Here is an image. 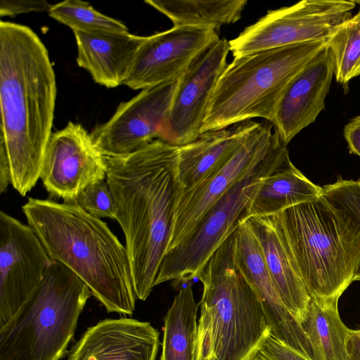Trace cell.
I'll use <instances>...</instances> for the list:
<instances>
[{
    "label": "cell",
    "mask_w": 360,
    "mask_h": 360,
    "mask_svg": "<svg viewBox=\"0 0 360 360\" xmlns=\"http://www.w3.org/2000/svg\"><path fill=\"white\" fill-rule=\"evenodd\" d=\"M56 75L48 51L29 27L0 22V157L25 196L40 178L51 136Z\"/></svg>",
    "instance_id": "6da1fadb"
},
{
    "label": "cell",
    "mask_w": 360,
    "mask_h": 360,
    "mask_svg": "<svg viewBox=\"0 0 360 360\" xmlns=\"http://www.w3.org/2000/svg\"><path fill=\"white\" fill-rule=\"evenodd\" d=\"M178 154L179 146L157 139L129 155L107 157L106 181L125 237L134 292L142 301L155 286L172 238L183 190Z\"/></svg>",
    "instance_id": "7a4b0ae2"
},
{
    "label": "cell",
    "mask_w": 360,
    "mask_h": 360,
    "mask_svg": "<svg viewBox=\"0 0 360 360\" xmlns=\"http://www.w3.org/2000/svg\"><path fill=\"white\" fill-rule=\"evenodd\" d=\"M22 211L51 260L73 271L108 312L133 314L137 298L127 252L101 219L74 202L33 198Z\"/></svg>",
    "instance_id": "3957f363"
},
{
    "label": "cell",
    "mask_w": 360,
    "mask_h": 360,
    "mask_svg": "<svg viewBox=\"0 0 360 360\" xmlns=\"http://www.w3.org/2000/svg\"><path fill=\"white\" fill-rule=\"evenodd\" d=\"M203 291L195 360H253L271 335L258 297L236 261V231L197 277Z\"/></svg>",
    "instance_id": "277c9868"
},
{
    "label": "cell",
    "mask_w": 360,
    "mask_h": 360,
    "mask_svg": "<svg viewBox=\"0 0 360 360\" xmlns=\"http://www.w3.org/2000/svg\"><path fill=\"white\" fill-rule=\"evenodd\" d=\"M272 216L310 297L340 298L360 263L352 225L323 195Z\"/></svg>",
    "instance_id": "5b68a950"
},
{
    "label": "cell",
    "mask_w": 360,
    "mask_h": 360,
    "mask_svg": "<svg viewBox=\"0 0 360 360\" xmlns=\"http://www.w3.org/2000/svg\"><path fill=\"white\" fill-rule=\"evenodd\" d=\"M326 46V40L311 41L233 58L216 85L202 133L256 117L271 123L290 82Z\"/></svg>",
    "instance_id": "8992f818"
},
{
    "label": "cell",
    "mask_w": 360,
    "mask_h": 360,
    "mask_svg": "<svg viewBox=\"0 0 360 360\" xmlns=\"http://www.w3.org/2000/svg\"><path fill=\"white\" fill-rule=\"evenodd\" d=\"M92 295L65 265L52 261L14 316L0 328V360H60Z\"/></svg>",
    "instance_id": "52a82bcc"
},
{
    "label": "cell",
    "mask_w": 360,
    "mask_h": 360,
    "mask_svg": "<svg viewBox=\"0 0 360 360\" xmlns=\"http://www.w3.org/2000/svg\"><path fill=\"white\" fill-rule=\"evenodd\" d=\"M288 159L287 146L274 132L264 157L212 204L180 245L166 253L155 286L169 281L178 285L197 278L212 255L247 219L263 181Z\"/></svg>",
    "instance_id": "ba28073f"
},
{
    "label": "cell",
    "mask_w": 360,
    "mask_h": 360,
    "mask_svg": "<svg viewBox=\"0 0 360 360\" xmlns=\"http://www.w3.org/2000/svg\"><path fill=\"white\" fill-rule=\"evenodd\" d=\"M353 1L303 0L270 10L229 41L233 58L311 41L326 40L352 16Z\"/></svg>",
    "instance_id": "9c48e42d"
},
{
    "label": "cell",
    "mask_w": 360,
    "mask_h": 360,
    "mask_svg": "<svg viewBox=\"0 0 360 360\" xmlns=\"http://www.w3.org/2000/svg\"><path fill=\"white\" fill-rule=\"evenodd\" d=\"M179 78L141 90L122 102L108 121L91 136L106 157L134 153L155 140H162Z\"/></svg>",
    "instance_id": "30bf717a"
},
{
    "label": "cell",
    "mask_w": 360,
    "mask_h": 360,
    "mask_svg": "<svg viewBox=\"0 0 360 360\" xmlns=\"http://www.w3.org/2000/svg\"><path fill=\"white\" fill-rule=\"evenodd\" d=\"M52 261L28 224L0 212V328L39 285Z\"/></svg>",
    "instance_id": "8fae6325"
},
{
    "label": "cell",
    "mask_w": 360,
    "mask_h": 360,
    "mask_svg": "<svg viewBox=\"0 0 360 360\" xmlns=\"http://www.w3.org/2000/svg\"><path fill=\"white\" fill-rule=\"evenodd\" d=\"M107 157L81 124L69 122L52 133L40 179L52 195L72 202L87 186L106 178Z\"/></svg>",
    "instance_id": "7c38bea8"
},
{
    "label": "cell",
    "mask_w": 360,
    "mask_h": 360,
    "mask_svg": "<svg viewBox=\"0 0 360 360\" xmlns=\"http://www.w3.org/2000/svg\"><path fill=\"white\" fill-rule=\"evenodd\" d=\"M272 129L269 122L253 121L236 151L221 167L193 188L182 191L174 211L167 252L180 245L212 204L264 157L273 139Z\"/></svg>",
    "instance_id": "4fadbf2b"
},
{
    "label": "cell",
    "mask_w": 360,
    "mask_h": 360,
    "mask_svg": "<svg viewBox=\"0 0 360 360\" xmlns=\"http://www.w3.org/2000/svg\"><path fill=\"white\" fill-rule=\"evenodd\" d=\"M219 39L216 30L194 26H173L145 37L124 85L143 90L177 79Z\"/></svg>",
    "instance_id": "5bb4252c"
},
{
    "label": "cell",
    "mask_w": 360,
    "mask_h": 360,
    "mask_svg": "<svg viewBox=\"0 0 360 360\" xmlns=\"http://www.w3.org/2000/svg\"><path fill=\"white\" fill-rule=\"evenodd\" d=\"M229 41L220 39L179 77L162 141L181 146L202 133L216 85L227 66Z\"/></svg>",
    "instance_id": "9a60e30c"
},
{
    "label": "cell",
    "mask_w": 360,
    "mask_h": 360,
    "mask_svg": "<svg viewBox=\"0 0 360 360\" xmlns=\"http://www.w3.org/2000/svg\"><path fill=\"white\" fill-rule=\"evenodd\" d=\"M333 76V58L326 44L293 79L280 101L271 124L284 145L312 124L325 108Z\"/></svg>",
    "instance_id": "2e32d148"
},
{
    "label": "cell",
    "mask_w": 360,
    "mask_h": 360,
    "mask_svg": "<svg viewBox=\"0 0 360 360\" xmlns=\"http://www.w3.org/2000/svg\"><path fill=\"white\" fill-rule=\"evenodd\" d=\"M160 333L150 322L105 319L88 328L67 360H156Z\"/></svg>",
    "instance_id": "e0dca14e"
},
{
    "label": "cell",
    "mask_w": 360,
    "mask_h": 360,
    "mask_svg": "<svg viewBox=\"0 0 360 360\" xmlns=\"http://www.w3.org/2000/svg\"><path fill=\"white\" fill-rule=\"evenodd\" d=\"M236 261L258 297L271 329V336L294 349L301 348L307 342V335L280 299L259 243L246 221L236 231Z\"/></svg>",
    "instance_id": "ac0fdd59"
},
{
    "label": "cell",
    "mask_w": 360,
    "mask_h": 360,
    "mask_svg": "<svg viewBox=\"0 0 360 360\" xmlns=\"http://www.w3.org/2000/svg\"><path fill=\"white\" fill-rule=\"evenodd\" d=\"M77 65L108 88L124 84L145 37L127 32L73 31Z\"/></svg>",
    "instance_id": "d6986e66"
},
{
    "label": "cell",
    "mask_w": 360,
    "mask_h": 360,
    "mask_svg": "<svg viewBox=\"0 0 360 360\" xmlns=\"http://www.w3.org/2000/svg\"><path fill=\"white\" fill-rule=\"evenodd\" d=\"M248 222L260 246L274 288L282 302L300 324L311 300L272 215L251 216Z\"/></svg>",
    "instance_id": "ffe728a7"
},
{
    "label": "cell",
    "mask_w": 360,
    "mask_h": 360,
    "mask_svg": "<svg viewBox=\"0 0 360 360\" xmlns=\"http://www.w3.org/2000/svg\"><path fill=\"white\" fill-rule=\"evenodd\" d=\"M252 122L204 131L194 141L179 146L178 173L182 191L193 188L221 167L236 151Z\"/></svg>",
    "instance_id": "44dd1931"
},
{
    "label": "cell",
    "mask_w": 360,
    "mask_h": 360,
    "mask_svg": "<svg viewBox=\"0 0 360 360\" xmlns=\"http://www.w3.org/2000/svg\"><path fill=\"white\" fill-rule=\"evenodd\" d=\"M323 187L310 181L288 159L260 185L248 210L251 216L276 214L323 195Z\"/></svg>",
    "instance_id": "7402d4cb"
},
{
    "label": "cell",
    "mask_w": 360,
    "mask_h": 360,
    "mask_svg": "<svg viewBox=\"0 0 360 360\" xmlns=\"http://www.w3.org/2000/svg\"><path fill=\"white\" fill-rule=\"evenodd\" d=\"M339 298H311L301 323L309 341L313 360H348L347 342L350 330L341 320Z\"/></svg>",
    "instance_id": "603a6c76"
},
{
    "label": "cell",
    "mask_w": 360,
    "mask_h": 360,
    "mask_svg": "<svg viewBox=\"0 0 360 360\" xmlns=\"http://www.w3.org/2000/svg\"><path fill=\"white\" fill-rule=\"evenodd\" d=\"M199 306L191 284L179 289L164 319L160 360H195Z\"/></svg>",
    "instance_id": "cb8c5ba5"
},
{
    "label": "cell",
    "mask_w": 360,
    "mask_h": 360,
    "mask_svg": "<svg viewBox=\"0 0 360 360\" xmlns=\"http://www.w3.org/2000/svg\"><path fill=\"white\" fill-rule=\"evenodd\" d=\"M167 17L174 26H194L214 30L241 18L247 0H146Z\"/></svg>",
    "instance_id": "d4e9b609"
},
{
    "label": "cell",
    "mask_w": 360,
    "mask_h": 360,
    "mask_svg": "<svg viewBox=\"0 0 360 360\" xmlns=\"http://www.w3.org/2000/svg\"><path fill=\"white\" fill-rule=\"evenodd\" d=\"M333 61L334 76L345 90L360 75V8L338 25L326 39Z\"/></svg>",
    "instance_id": "484cf974"
},
{
    "label": "cell",
    "mask_w": 360,
    "mask_h": 360,
    "mask_svg": "<svg viewBox=\"0 0 360 360\" xmlns=\"http://www.w3.org/2000/svg\"><path fill=\"white\" fill-rule=\"evenodd\" d=\"M50 17L67 25L72 31L127 32L121 21L96 11L88 2L66 0L51 5Z\"/></svg>",
    "instance_id": "4316f807"
},
{
    "label": "cell",
    "mask_w": 360,
    "mask_h": 360,
    "mask_svg": "<svg viewBox=\"0 0 360 360\" xmlns=\"http://www.w3.org/2000/svg\"><path fill=\"white\" fill-rule=\"evenodd\" d=\"M322 187L323 196L349 221L360 239V179H345L338 176L335 181ZM354 281H360V263Z\"/></svg>",
    "instance_id": "83f0119b"
},
{
    "label": "cell",
    "mask_w": 360,
    "mask_h": 360,
    "mask_svg": "<svg viewBox=\"0 0 360 360\" xmlns=\"http://www.w3.org/2000/svg\"><path fill=\"white\" fill-rule=\"evenodd\" d=\"M72 202L96 217L116 220L114 198L107 181L104 180L87 186Z\"/></svg>",
    "instance_id": "f1b7e54d"
},
{
    "label": "cell",
    "mask_w": 360,
    "mask_h": 360,
    "mask_svg": "<svg viewBox=\"0 0 360 360\" xmlns=\"http://www.w3.org/2000/svg\"><path fill=\"white\" fill-rule=\"evenodd\" d=\"M253 360H309L305 356L269 336Z\"/></svg>",
    "instance_id": "f546056e"
},
{
    "label": "cell",
    "mask_w": 360,
    "mask_h": 360,
    "mask_svg": "<svg viewBox=\"0 0 360 360\" xmlns=\"http://www.w3.org/2000/svg\"><path fill=\"white\" fill-rule=\"evenodd\" d=\"M51 6L45 0H1L0 15L15 16L30 12L49 11Z\"/></svg>",
    "instance_id": "4dcf8cb0"
},
{
    "label": "cell",
    "mask_w": 360,
    "mask_h": 360,
    "mask_svg": "<svg viewBox=\"0 0 360 360\" xmlns=\"http://www.w3.org/2000/svg\"><path fill=\"white\" fill-rule=\"evenodd\" d=\"M344 138L351 153L360 156V117L351 120L343 130Z\"/></svg>",
    "instance_id": "1f68e13d"
},
{
    "label": "cell",
    "mask_w": 360,
    "mask_h": 360,
    "mask_svg": "<svg viewBox=\"0 0 360 360\" xmlns=\"http://www.w3.org/2000/svg\"><path fill=\"white\" fill-rule=\"evenodd\" d=\"M348 360H360V328L350 330L347 342Z\"/></svg>",
    "instance_id": "d6a6232c"
},
{
    "label": "cell",
    "mask_w": 360,
    "mask_h": 360,
    "mask_svg": "<svg viewBox=\"0 0 360 360\" xmlns=\"http://www.w3.org/2000/svg\"><path fill=\"white\" fill-rule=\"evenodd\" d=\"M359 117H360V115H359Z\"/></svg>",
    "instance_id": "836d02e7"
}]
</instances>
